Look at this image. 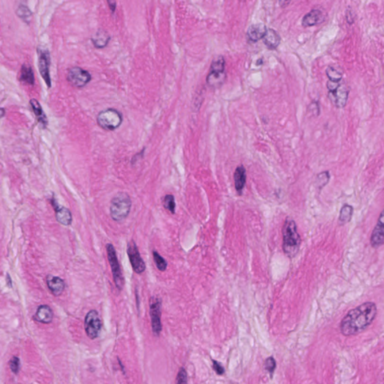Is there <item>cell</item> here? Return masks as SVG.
Returning a JSON list of instances; mask_svg holds the SVG:
<instances>
[{"instance_id":"2","label":"cell","mask_w":384,"mask_h":384,"mask_svg":"<svg viewBox=\"0 0 384 384\" xmlns=\"http://www.w3.org/2000/svg\"><path fill=\"white\" fill-rule=\"evenodd\" d=\"M282 233L284 251L288 257H294L300 249L301 238L297 231V225L294 220L288 219L285 221Z\"/></svg>"},{"instance_id":"13","label":"cell","mask_w":384,"mask_h":384,"mask_svg":"<svg viewBox=\"0 0 384 384\" xmlns=\"http://www.w3.org/2000/svg\"><path fill=\"white\" fill-rule=\"evenodd\" d=\"M371 245L378 248L384 244V209L381 212L376 226L374 228L370 239Z\"/></svg>"},{"instance_id":"34","label":"cell","mask_w":384,"mask_h":384,"mask_svg":"<svg viewBox=\"0 0 384 384\" xmlns=\"http://www.w3.org/2000/svg\"><path fill=\"white\" fill-rule=\"evenodd\" d=\"M107 4H108L109 8H110V11L112 13H114L116 11V8H117V2L115 0H107Z\"/></svg>"},{"instance_id":"28","label":"cell","mask_w":384,"mask_h":384,"mask_svg":"<svg viewBox=\"0 0 384 384\" xmlns=\"http://www.w3.org/2000/svg\"><path fill=\"white\" fill-rule=\"evenodd\" d=\"M153 258L157 268L160 271H164L167 269V263L157 251H153Z\"/></svg>"},{"instance_id":"12","label":"cell","mask_w":384,"mask_h":384,"mask_svg":"<svg viewBox=\"0 0 384 384\" xmlns=\"http://www.w3.org/2000/svg\"><path fill=\"white\" fill-rule=\"evenodd\" d=\"M127 254L134 271L138 274L144 273L146 270V264L140 254L136 243L133 240L128 244Z\"/></svg>"},{"instance_id":"18","label":"cell","mask_w":384,"mask_h":384,"mask_svg":"<svg viewBox=\"0 0 384 384\" xmlns=\"http://www.w3.org/2000/svg\"><path fill=\"white\" fill-rule=\"evenodd\" d=\"M34 317L39 323H50L52 322L54 314L50 306L42 305L38 307Z\"/></svg>"},{"instance_id":"20","label":"cell","mask_w":384,"mask_h":384,"mask_svg":"<svg viewBox=\"0 0 384 384\" xmlns=\"http://www.w3.org/2000/svg\"><path fill=\"white\" fill-rule=\"evenodd\" d=\"M235 188L239 194L242 193V190L246 182V170L243 165L236 167L234 173Z\"/></svg>"},{"instance_id":"25","label":"cell","mask_w":384,"mask_h":384,"mask_svg":"<svg viewBox=\"0 0 384 384\" xmlns=\"http://www.w3.org/2000/svg\"><path fill=\"white\" fill-rule=\"evenodd\" d=\"M329 80L332 82H340L342 80L343 73L339 69H336L333 66H329L326 70Z\"/></svg>"},{"instance_id":"37","label":"cell","mask_w":384,"mask_h":384,"mask_svg":"<svg viewBox=\"0 0 384 384\" xmlns=\"http://www.w3.org/2000/svg\"><path fill=\"white\" fill-rule=\"evenodd\" d=\"M7 285H8V286L9 287V288H11L12 287V284H11V278H10L9 275H7Z\"/></svg>"},{"instance_id":"30","label":"cell","mask_w":384,"mask_h":384,"mask_svg":"<svg viewBox=\"0 0 384 384\" xmlns=\"http://www.w3.org/2000/svg\"><path fill=\"white\" fill-rule=\"evenodd\" d=\"M9 367L13 373L17 375L20 372V359L17 357H13L9 362Z\"/></svg>"},{"instance_id":"27","label":"cell","mask_w":384,"mask_h":384,"mask_svg":"<svg viewBox=\"0 0 384 384\" xmlns=\"http://www.w3.org/2000/svg\"><path fill=\"white\" fill-rule=\"evenodd\" d=\"M163 205L166 210L174 214L176 210V203H175L174 197L172 195H167L163 200Z\"/></svg>"},{"instance_id":"4","label":"cell","mask_w":384,"mask_h":384,"mask_svg":"<svg viewBox=\"0 0 384 384\" xmlns=\"http://www.w3.org/2000/svg\"><path fill=\"white\" fill-rule=\"evenodd\" d=\"M327 89L329 91V98L331 102L337 108H343L348 102L349 96V89L342 80L340 82H327Z\"/></svg>"},{"instance_id":"35","label":"cell","mask_w":384,"mask_h":384,"mask_svg":"<svg viewBox=\"0 0 384 384\" xmlns=\"http://www.w3.org/2000/svg\"><path fill=\"white\" fill-rule=\"evenodd\" d=\"M351 14H352L351 11H348V12H347V21L351 25L354 22V17H352Z\"/></svg>"},{"instance_id":"9","label":"cell","mask_w":384,"mask_h":384,"mask_svg":"<svg viewBox=\"0 0 384 384\" xmlns=\"http://www.w3.org/2000/svg\"><path fill=\"white\" fill-rule=\"evenodd\" d=\"M85 331L91 339H95L99 335L101 329V320L98 311L91 310L86 314L84 322Z\"/></svg>"},{"instance_id":"26","label":"cell","mask_w":384,"mask_h":384,"mask_svg":"<svg viewBox=\"0 0 384 384\" xmlns=\"http://www.w3.org/2000/svg\"><path fill=\"white\" fill-rule=\"evenodd\" d=\"M16 13H17V15L20 18H21L23 21L26 22V23H29V19L32 17V13H31L30 10L24 4H20V5L17 6Z\"/></svg>"},{"instance_id":"36","label":"cell","mask_w":384,"mask_h":384,"mask_svg":"<svg viewBox=\"0 0 384 384\" xmlns=\"http://www.w3.org/2000/svg\"><path fill=\"white\" fill-rule=\"evenodd\" d=\"M291 2V0H279V4L283 7L286 6Z\"/></svg>"},{"instance_id":"11","label":"cell","mask_w":384,"mask_h":384,"mask_svg":"<svg viewBox=\"0 0 384 384\" xmlns=\"http://www.w3.org/2000/svg\"><path fill=\"white\" fill-rule=\"evenodd\" d=\"M38 57V69L44 80L48 88L51 86V79L50 76V65H51V56L48 49L38 48L37 49Z\"/></svg>"},{"instance_id":"29","label":"cell","mask_w":384,"mask_h":384,"mask_svg":"<svg viewBox=\"0 0 384 384\" xmlns=\"http://www.w3.org/2000/svg\"><path fill=\"white\" fill-rule=\"evenodd\" d=\"M329 179H330V175H329V171L322 172V173H319L317 175V182H316L318 185L319 188H322L325 185H327Z\"/></svg>"},{"instance_id":"23","label":"cell","mask_w":384,"mask_h":384,"mask_svg":"<svg viewBox=\"0 0 384 384\" xmlns=\"http://www.w3.org/2000/svg\"><path fill=\"white\" fill-rule=\"evenodd\" d=\"M20 80L23 83L33 85L35 83V77L32 67L29 65H23L20 72Z\"/></svg>"},{"instance_id":"21","label":"cell","mask_w":384,"mask_h":384,"mask_svg":"<svg viewBox=\"0 0 384 384\" xmlns=\"http://www.w3.org/2000/svg\"><path fill=\"white\" fill-rule=\"evenodd\" d=\"M110 37L106 31L99 29L95 35L91 38L95 48L101 49L105 48L110 42Z\"/></svg>"},{"instance_id":"32","label":"cell","mask_w":384,"mask_h":384,"mask_svg":"<svg viewBox=\"0 0 384 384\" xmlns=\"http://www.w3.org/2000/svg\"><path fill=\"white\" fill-rule=\"evenodd\" d=\"M187 378L188 376H187L186 371L183 368H181L177 377H176V383L177 384H185V383L188 382V378Z\"/></svg>"},{"instance_id":"5","label":"cell","mask_w":384,"mask_h":384,"mask_svg":"<svg viewBox=\"0 0 384 384\" xmlns=\"http://www.w3.org/2000/svg\"><path fill=\"white\" fill-rule=\"evenodd\" d=\"M97 123L104 130L113 131L121 126L123 116L118 110L113 108L107 109L98 113Z\"/></svg>"},{"instance_id":"7","label":"cell","mask_w":384,"mask_h":384,"mask_svg":"<svg viewBox=\"0 0 384 384\" xmlns=\"http://www.w3.org/2000/svg\"><path fill=\"white\" fill-rule=\"evenodd\" d=\"M106 248H107V257H108V261L110 263V268H111L115 285L117 287V289L122 291L124 287V277H123L120 263H119L118 258H117L116 250L112 244H107Z\"/></svg>"},{"instance_id":"24","label":"cell","mask_w":384,"mask_h":384,"mask_svg":"<svg viewBox=\"0 0 384 384\" xmlns=\"http://www.w3.org/2000/svg\"><path fill=\"white\" fill-rule=\"evenodd\" d=\"M353 213H354V208L352 206L348 204L343 206L340 211L339 219H338L339 225H344L350 222L352 219Z\"/></svg>"},{"instance_id":"10","label":"cell","mask_w":384,"mask_h":384,"mask_svg":"<svg viewBox=\"0 0 384 384\" xmlns=\"http://www.w3.org/2000/svg\"><path fill=\"white\" fill-rule=\"evenodd\" d=\"M161 301L158 298H152L150 301V314L151 317L152 328L154 335L158 336L162 326L161 322Z\"/></svg>"},{"instance_id":"3","label":"cell","mask_w":384,"mask_h":384,"mask_svg":"<svg viewBox=\"0 0 384 384\" xmlns=\"http://www.w3.org/2000/svg\"><path fill=\"white\" fill-rule=\"evenodd\" d=\"M132 207V201L128 194L120 192L113 197L110 203V213L112 219L121 222L127 218Z\"/></svg>"},{"instance_id":"14","label":"cell","mask_w":384,"mask_h":384,"mask_svg":"<svg viewBox=\"0 0 384 384\" xmlns=\"http://www.w3.org/2000/svg\"><path fill=\"white\" fill-rule=\"evenodd\" d=\"M325 18H326V14L324 11L320 9H313L304 16L302 24L304 27L316 26L323 23Z\"/></svg>"},{"instance_id":"8","label":"cell","mask_w":384,"mask_h":384,"mask_svg":"<svg viewBox=\"0 0 384 384\" xmlns=\"http://www.w3.org/2000/svg\"><path fill=\"white\" fill-rule=\"evenodd\" d=\"M91 79L92 77L89 72L80 67L72 68L68 72V81L75 87H84L90 82Z\"/></svg>"},{"instance_id":"17","label":"cell","mask_w":384,"mask_h":384,"mask_svg":"<svg viewBox=\"0 0 384 384\" xmlns=\"http://www.w3.org/2000/svg\"><path fill=\"white\" fill-rule=\"evenodd\" d=\"M267 32L266 26L263 23L253 24L248 28L247 36L251 42H257L263 38Z\"/></svg>"},{"instance_id":"33","label":"cell","mask_w":384,"mask_h":384,"mask_svg":"<svg viewBox=\"0 0 384 384\" xmlns=\"http://www.w3.org/2000/svg\"><path fill=\"white\" fill-rule=\"evenodd\" d=\"M213 369H214L215 372H216L218 375H222L225 373V369H224V368L221 366L220 363H218V362L216 361V360H213Z\"/></svg>"},{"instance_id":"22","label":"cell","mask_w":384,"mask_h":384,"mask_svg":"<svg viewBox=\"0 0 384 384\" xmlns=\"http://www.w3.org/2000/svg\"><path fill=\"white\" fill-rule=\"evenodd\" d=\"M29 104H30L31 107H32V110H33L38 121L45 127L48 125V119H47L46 115H45L43 110H42L41 104H39V102L37 100L34 99V98L30 100Z\"/></svg>"},{"instance_id":"15","label":"cell","mask_w":384,"mask_h":384,"mask_svg":"<svg viewBox=\"0 0 384 384\" xmlns=\"http://www.w3.org/2000/svg\"><path fill=\"white\" fill-rule=\"evenodd\" d=\"M47 285L48 289L50 290L53 295L55 297H59L63 294L66 288V284L63 279H60L57 276H47Z\"/></svg>"},{"instance_id":"6","label":"cell","mask_w":384,"mask_h":384,"mask_svg":"<svg viewBox=\"0 0 384 384\" xmlns=\"http://www.w3.org/2000/svg\"><path fill=\"white\" fill-rule=\"evenodd\" d=\"M225 60L222 56H219L215 58L212 63L210 72L207 75V83L211 87H218L225 82Z\"/></svg>"},{"instance_id":"16","label":"cell","mask_w":384,"mask_h":384,"mask_svg":"<svg viewBox=\"0 0 384 384\" xmlns=\"http://www.w3.org/2000/svg\"><path fill=\"white\" fill-rule=\"evenodd\" d=\"M53 206L56 212V219L57 222L64 226H69L72 224V216L69 209L64 207H60L55 201H53Z\"/></svg>"},{"instance_id":"19","label":"cell","mask_w":384,"mask_h":384,"mask_svg":"<svg viewBox=\"0 0 384 384\" xmlns=\"http://www.w3.org/2000/svg\"><path fill=\"white\" fill-rule=\"evenodd\" d=\"M266 46L270 49H276L281 42V38L278 32L274 29H267L266 35L263 38Z\"/></svg>"},{"instance_id":"31","label":"cell","mask_w":384,"mask_h":384,"mask_svg":"<svg viewBox=\"0 0 384 384\" xmlns=\"http://www.w3.org/2000/svg\"><path fill=\"white\" fill-rule=\"evenodd\" d=\"M265 369L270 372V374H273L274 372L275 369H276V360L273 357H269L266 359L265 361Z\"/></svg>"},{"instance_id":"1","label":"cell","mask_w":384,"mask_h":384,"mask_svg":"<svg viewBox=\"0 0 384 384\" xmlns=\"http://www.w3.org/2000/svg\"><path fill=\"white\" fill-rule=\"evenodd\" d=\"M378 314L375 303L367 302L348 311L340 324V330L344 336L356 335L366 330L375 320Z\"/></svg>"}]
</instances>
